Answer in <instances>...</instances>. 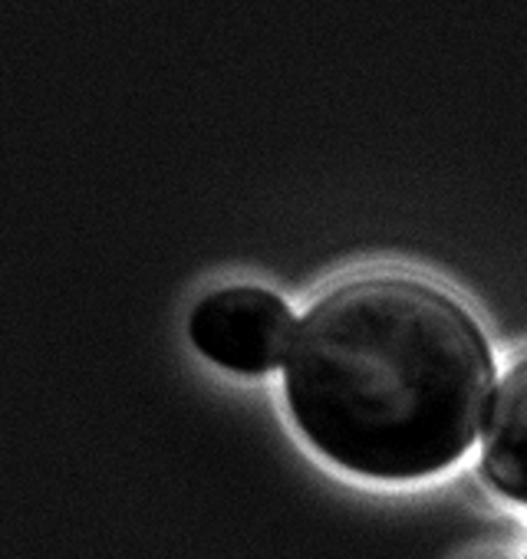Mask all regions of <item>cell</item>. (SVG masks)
I'll use <instances>...</instances> for the list:
<instances>
[{
  "label": "cell",
  "instance_id": "7a4b0ae2",
  "mask_svg": "<svg viewBox=\"0 0 527 559\" xmlns=\"http://www.w3.org/2000/svg\"><path fill=\"white\" fill-rule=\"evenodd\" d=\"M297 323L291 307L271 290L224 287L195 307L188 333L211 362L237 376H268L288 359Z\"/></svg>",
  "mask_w": 527,
  "mask_h": 559
},
{
  "label": "cell",
  "instance_id": "6da1fadb",
  "mask_svg": "<svg viewBox=\"0 0 527 559\" xmlns=\"http://www.w3.org/2000/svg\"><path fill=\"white\" fill-rule=\"evenodd\" d=\"M494 356L475 317L415 276H356L297 323L284 392L304 438L373 480L455 464L484 428Z\"/></svg>",
  "mask_w": 527,
  "mask_h": 559
},
{
  "label": "cell",
  "instance_id": "3957f363",
  "mask_svg": "<svg viewBox=\"0 0 527 559\" xmlns=\"http://www.w3.org/2000/svg\"><path fill=\"white\" fill-rule=\"evenodd\" d=\"M481 474L497 493L527 507V356L501 376L491 395L481 428Z\"/></svg>",
  "mask_w": 527,
  "mask_h": 559
}]
</instances>
